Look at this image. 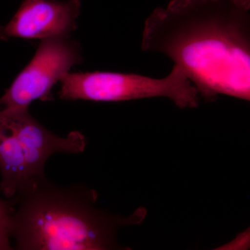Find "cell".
I'll list each match as a JSON object with an SVG mask.
<instances>
[{
  "label": "cell",
  "mask_w": 250,
  "mask_h": 250,
  "mask_svg": "<svg viewBox=\"0 0 250 250\" xmlns=\"http://www.w3.org/2000/svg\"><path fill=\"white\" fill-rule=\"evenodd\" d=\"M141 49L167 56L205 101L250 100V0H171L145 21Z\"/></svg>",
  "instance_id": "cell-1"
},
{
  "label": "cell",
  "mask_w": 250,
  "mask_h": 250,
  "mask_svg": "<svg viewBox=\"0 0 250 250\" xmlns=\"http://www.w3.org/2000/svg\"><path fill=\"white\" fill-rule=\"evenodd\" d=\"M0 190L12 199L34 181L25 154L6 113L0 109Z\"/></svg>",
  "instance_id": "cell-7"
},
{
  "label": "cell",
  "mask_w": 250,
  "mask_h": 250,
  "mask_svg": "<svg viewBox=\"0 0 250 250\" xmlns=\"http://www.w3.org/2000/svg\"><path fill=\"white\" fill-rule=\"evenodd\" d=\"M80 9L81 0H23L12 19L0 27V40L68 37Z\"/></svg>",
  "instance_id": "cell-5"
},
{
  "label": "cell",
  "mask_w": 250,
  "mask_h": 250,
  "mask_svg": "<svg viewBox=\"0 0 250 250\" xmlns=\"http://www.w3.org/2000/svg\"><path fill=\"white\" fill-rule=\"evenodd\" d=\"M60 83L59 96L65 100L117 103L166 98L181 109L197 108L200 104L197 88L175 65L167 76L161 79L115 72H68Z\"/></svg>",
  "instance_id": "cell-3"
},
{
  "label": "cell",
  "mask_w": 250,
  "mask_h": 250,
  "mask_svg": "<svg viewBox=\"0 0 250 250\" xmlns=\"http://www.w3.org/2000/svg\"><path fill=\"white\" fill-rule=\"evenodd\" d=\"M6 113L11 127L24 150L33 178L45 177L44 166L54 153L78 154L86 146L85 136L74 131L66 137H60L44 127L31 116L29 108L1 109Z\"/></svg>",
  "instance_id": "cell-6"
},
{
  "label": "cell",
  "mask_w": 250,
  "mask_h": 250,
  "mask_svg": "<svg viewBox=\"0 0 250 250\" xmlns=\"http://www.w3.org/2000/svg\"><path fill=\"white\" fill-rule=\"evenodd\" d=\"M13 199L10 233L19 250L120 249L119 229L139 225L147 215L142 207L127 217L111 214L95 207V190L80 185L57 187L45 177Z\"/></svg>",
  "instance_id": "cell-2"
},
{
  "label": "cell",
  "mask_w": 250,
  "mask_h": 250,
  "mask_svg": "<svg viewBox=\"0 0 250 250\" xmlns=\"http://www.w3.org/2000/svg\"><path fill=\"white\" fill-rule=\"evenodd\" d=\"M14 211L13 200L0 199V250H11L10 245L11 220Z\"/></svg>",
  "instance_id": "cell-8"
},
{
  "label": "cell",
  "mask_w": 250,
  "mask_h": 250,
  "mask_svg": "<svg viewBox=\"0 0 250 250\" xmlns=\"http://www.w3.org/2000/svg\"><path fill=\"white\" fill-rule=\"evenodd\" d=\"M82 62L80 46L68 37L41 40L30 62L0 98V109H24L35 100H53L52 90Z\"/></svg>",
  "instance_id": "cell-4"
}]
</instances>
